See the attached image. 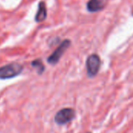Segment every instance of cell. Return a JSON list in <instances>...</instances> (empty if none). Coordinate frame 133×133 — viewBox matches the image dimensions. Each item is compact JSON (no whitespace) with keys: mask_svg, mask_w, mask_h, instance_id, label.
Listing matches in <instances>:
<instances>
[{"mask_svg":"<svg viewBox=\"0 0 133 133\" xmlns=\"http://www.w3.org/2000/svg\"><path fill=\"white\" fill-rule=\"evenodd\" d=\"M108 4V0H90L87 2V9L90 12H99L104 9Z\"/></svg>","mask_w":133,"mask_h":133,"instance_id":"obj_5","label":"cell"},{"mask_svg":"<svg viewBox=\"0 0 133 133\" xmlns=\"http://www.w3.org/2000/svg\"><path fill=\"white\" fill-rule=\"evenodd\" d=\"M76 116V111L72 108H63L60 111H58L55 116V122L58 125H65L71 121L73 120V118Z\"/></svg>","mask_w":133,"mask_h":133,"instance_id":"obj_2","label":"cell"},{"mask_svg":"<svg viewBox=\"0 0 133 133\" xmlns=\"http://www.w3.org/2000/svg\"><path fill=\"white\" fill-rule=\"evenodd\" d=\"M47 17V9L44 2H41L38 5V9L35 15V21L37 23L44 21Z\"/></svg>","mask_w":133,"mask_h":133,"instance_id":"obj_6","label":"cell"},{"mask_svg":"<svg viewBox=\"0 0 133 133\" xmlns=\"http://www.w3.org/2000/svg\"><path fill=\"white\" fill-rule=\"evenodd\" d=\"M132 15L133 16V8H132Z\"/></svg>","mask_w":133,"mask_h":133,"instance_id":"obj_8","label":"cell"},{"mask_svg":"<svg viewBox=\"0 0 133 133\" xmlns=\"http://www.w3.org/2000/svg\"><path fill=\"white\" fill-rule=\"evenodd\" d=\"M70 44H71V42L69 40L66 39V40L63 41L61 43V44L56 48V50L48 58V60H47L48 62L53 65H56L59 62L60 58H62L63 54L65 52V51L69 48Z\"/></svg>","mask_w":133,"mask_h":133,"instance_id":"obj_4","label":"cell"},{"mask_svg":"<svg viewBox=\"0 0 133 133\" xmlns=\"http://www.w3.org/2000/svg\"><path fill=\"white\" fill-rule=\"evenodd\" d=\"M22 65L13 62L0 67V79H8L19 76L23 72Z\"/></svg>","mask_w":133,"mask_h":133,"instance_id":"obj_1","label":"cell"},{"mask_svg":"<svg viewBox=\"0 0 133 133\" xmlns=\"http://www.w3.org/2000/svg\"><path fill=\"white\" fill-rule=\"evenodd\" d=\"M101 61L97 55L93 54L90 55L87 60V69L88 76L90 78L94 77L98 73L101 68Z\"/></svg>","mask_w":133,"mask_h":133,"instance_id":"obj_3","label":"cell"},{"mask_svg":"<svg viewBox=\"0 0 133 133\" xmlns=\"http://www.w3.org/2000/svg\"><path fill=\"white\" fill-rule=\"evenodd\" d=\"M31 65L37 69L38 74H42L44 71V65L41 59H36L31 62Z\"/></svg>","mask_w":133,"mask_h":133,"instance_id":"obj_7","label":"cell"},{"mask_svg":"<svg viewBox=\"0 0 133 133\" xmlns=\"http://www.w3.org/2000/svg\"><path fill=\"white\" fill-rule=\"evenodd\" d=\"M87 133H91V132H87Z\"/></svg>","mask_w":133,"mask_h":133,"instance_id":"obj_9","label":"cell"}]
</instances>
